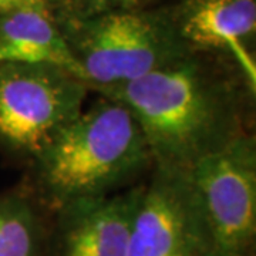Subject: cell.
Returning <instances> with one entry per match:
<instances>
[{
	"label": "cell",
	"mask_w": 256,
	"mask_h": 256,
	"mask_svg": "<svg viewBox=\"0 0 256 256\" xmlns=\"http://www.w3.org/2000/svg\"><path fill=\"white\" fill-rule=\"evenodd\" d=\"M94 90L127 107L158 170L188 172L201 158L245 132L236 82L196 54L137 80Z\"/></svg>",
	"instance_id": "obj_1"
},
{
	"label": "cell",
	"mask_w": 256,
	"mask_h": 256,
	"mask_svg": "<svg viewBox=\"0 0 256 256\" xmlns=\"http://www.w3.org/2000/svg\"><path fill=\"white\" fill-rule=\"evenodd\" d=\"M33 160L37 188L57 210L108 195L152 162L132 114L106 97L82 110Z\"/></svg>",
	"instance_id": "obj_2"
},
{
	"label": "cell",
	"mask_w": 256,
	"mask_h": 256,
	"mask_svg": "<svg viewBox=\"0 0 256 256\" xmlns=\"http://www.w3.org/2000/svg\"><path fill=\"white\" fill-rule=\"evenodd\" d=\"M58 26L90 90L137 80L192 54L168 12L66 16Z\"/></svg>",
	"instance_id": "obj_3"
},
{
	"label": "cell",
	"mask_w": 256,
	"mask_h": 256,
	"mask_svg": "<svg viewBox=\"0 0 256 256\" xmlns=\"http://www.w3.org/2000/svg\"><path fill=\"white\" fill-rule=\"evenodd\" d=\"M88 84L53 64H0V141L32 158L82 111Z\"/></svg>",
	"instance_id": "obj_4"
},
{
	"label": "cell",
	"mask_w": 256,
	"mask_h": 256,
	"mask_svg": "<svg viewBox=\"0 0 256 256\" xmlns=\"http://www.w3.org/2000/svg\"><path fill=\"white\" fill-rule=\"evenodd\" d=\"M210 229L212 250L245 256L256 232V140L242 132L188 171Z\"/></svg>",
	"instance_id": "obj_5"
},
{
	"label": "cell",
	"mask_w": 256,
	"mask_h": 256,
	"mask_svg": "<svg viewBox=\"0 0 256 256\" xmlns=\"http://www.w3.org/2000/svg\"><path fill=\"white\" fill-rule=\"evenodd\" d=\"M206 220L188 172L156 168L138 201L127 256H205Z\"/></svg>",
	"instance_id": "obj_6"
},
{
	"label": "cell",
	"mask_w": 256,
	"mask_h": 256,
	"mask_svg": "<svg viewBox=\"0 0 256 256\" xmlns=\"http://www.w3.org/2000/svg\"><path fill=\"white\" fill-rule=\"evenodd\" d=\"M188 52H220L239 70L248 92H256V60L248 42L256 32V0H184L170 13Z\"/></svg>",
	"instance_id": "obj_7"
},
{
	"label": "cell",
	"mask_w": 256,
	"mask_h": 256,
	"mask_svg": "<svg viewBox=\"0 0 256 256\" xmlns=\"http://www.w3.org/2000/svg\"><path fill=\"white\" fill-rule=\"evenodd\" d=\"M141 192L137 186L62 206L64 256H127Z\"/></svg>",
	"instance_id": "obj_8"
},
{
	"label": "cell",
	"mask_w": 256,
	"mask_h": 256,
	"mask_svg": "<svg viewBox=\"0 0 256 256\" xmlns=\"http://www.w3.org/2000/svg\"><path fill=\"white\" fill-rule=\"evenodd\" d=\"M3 63L53 64L84 80L57 20L44 8H23L0 14Z\"/></svg>",
	"instance_id": "obj_9"
},
{
	"label": "cell",
	"mask_w": 256,
	"mask_h": 256,
	"mask_svg": "<svg viewBox=\"0 0 256 256\" xmlns=\"http://www.w3.org/2000/svg\"><path fill=\"white\" fill-rule=\"evenodd\" d=\"M0 256H38L36 215L22 196L0 200Z\"/></svg>",
	"instance_id": "obj_10"
},
{
	"label": "cell",
	"mask_w": 256,
	"mask_h": 256,
	"mask_svg": "<svg viewBox=\"0 0 256 256\" xmlns=\"http://www.w3.org/2000/svg\"><path fill=\"white\" fill-rule=\"evenodd\" d=\"M144 2L146 0H73L66 16L87 18L110 12L136 10L140 9Z\"/></svg>",
	"instance_id": "obj_11"
},
{
	"label": "cell",
	"mask_w": 256,
	"mask_h": 256,
	"mask_svg": "<svg viewBox=\"0 0 256 256\" xmlns=\"http://www.w3.org/2000/svg\"><path fill=\"white\" fill-rule=\"evenodd\" d=\"M23 8H44V6L40 4L37 0H0V14Z\"/></svg>",
	"instance_id": "obj_12"
},
{
	"label": "cell",
	"mask_w": 256,
	"mask_h": 256,
	"mask_svg": "<svg viewBox=\"0 0 256 256\" xmlns=\"http://www.w3.org/2000/svg\"><path fill=\"white\" fill-rule=\"evenodd\" d=\"M37 2L40 4H43L46 9L50 10L52 6H57V4H67V6H70L73 0H37Z\"/></svg>",
	"instance_id": "obj_13"
},
{
	"label": "cell",
	"mask_w": 256,
	"mask_h": 256,
	"mask_svg": "<svg viewBox=\"0 0 256 256\" xmlns=\"http://www.w3.org/2000/svg\"><path fill=\"white\" fill-rule=\"evenodd\" d=\"M205 256H220V255H218V254H215L214 250H210V252H208V254H206V255H205Z\"/></svg>",
	"instance_id": "obj_14"
}]
</instances>
